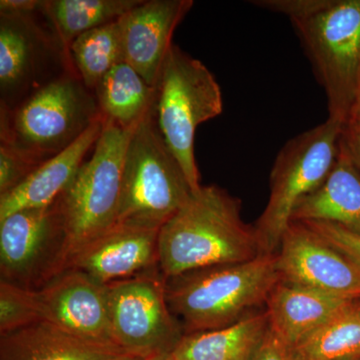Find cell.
Wrapping results in <instances>:
<instances>
[{
	"label": "cell",
	"mask_w": 360,
	"mask_h": 360,
	"mask_svg": "<svg viewBox=\"0 0 360 360\" xmlns=\"http://www.w3.org/2000/svg\"><path fill=\"white\" fill-rule=\"evenodd\" d=\"M281 281L276 255H260L165 279V298L184 321L186 333L212 330L236 323L248 309L266 302Z\"/></svg>",
	"instance_id": "7a4b0ae2"
},
{
	"label": "cell",
	"mask_w": 360,
	"mask_h": 360,
	"mask_svg": "<svg viewBox=\"0 0 360 360\" xmlns=\"http://www.w3.org/2000/svg\"><path fill=\"white\" fill-rule=\"evenodd\" d=\"M136 124L123 127L104 118L91 158L56 201L65 229L66 269L77 253L117 225L123 163Z\"/></svg>",
	"instance_id": "3957f363"
},
{
	"label": "cell",
	"mask_w": 360,
	"mask_h": 360,
	"mask_svg": "<svg viewBox=\"0 0 360 360\" xmlns=\"http://www.w3.org/2000/svg\"><path fill=\"white\" fill-rule=\"evenodd\" d=\"M240 210V200L219 186H201L194 191L158 233L165 279L262 255L255 227L245 224Z\"/></svg>",
	"instance_id": "6da1fadb"
},
{
	"label": "cell",
	"mask_w": 360,
	"mask_h": 360,
	"mask_svg": "<svg viewBox=\"0 0 360 360\" xmlns=\"http://www.w3.org/2000/svg\"><path fill=\"white\" fill-rule=\"evenodd\" d=\"M103 122V117L97 120L68 148L42 162L13 191L0 195V220L20 210L53 205L96 146Z\"/></svg>",
	"instance_id": "9a60e30c"
},
{
	"label": "cell",
	"mask_w": 360,
	"mask_h": 360,
	"mask_svg": "<svg viewBox=\"0 0 360 360\" xmlns=\"http://www.w3.org/2000/svg\"><path fill=\"white\" fill-rule=\"evenodd\" d=\"M193 193L153 108L137 122L127 144L117 225L160 231Z\"/></svg>",
	"instance_id": "5b68a950"
},
{
	"label": "cell",
	"mask_w": 360,
	"mask_h": 360,
	"mask_svg": "<svg viewBox=\"0 0 360 360\" xmlns=\"http://www.w3.org/2000/svg\"><path fill=\"white\" fill-rule=\"evenodd\" d=\"M49 39L32 14L0 13V89L2 101L30 89L44 63Z\"/></svg>",
	"instance_id": "d6986e66"
},
{
	"label": "cell",
	"mask_w": 360,
	"mask_h": 360,
	"mask_svg": "<svg viewBox=\"0 0 360 360\" xmlns=\"http://www.w3.org/2000/svg\"><path fill=\"white\" fill-rule=\"evenodd\" d=\"M354 302L281 281L267 298L269 328L293 347Z\"/></svg>",
	"instance_id": "2e32d148"
},
{
	"label": "cell",
	"mask_w": 360,
	"mask_h": 360,
	"mask_svg": "<svg viewBox=\"0 0 360 360\" xmlns=\"http://www.w3.org/2000/svg\"><path fill=\"white\" fill-rule=\"evenodd\" d=\"M148 360H172V356H170V354H167L158 355V356L151 357V359H148Z\"/></svg>",
	"instance_id": "1f68e13d"
},
{
	"label": "cell",
	"mask_w": 360,
	"mask_h": 360,
	"mask_svg": "<svg viewBox=\"0 0 360 360\" xmlns=\"http://www.w3.org/2000/svg\"><path fill=\"white\" fill-rule=\"evenodd\" d=\"M253 357V356H252ZM250 360H252V359H250Z\"/></svg>",
	"instance_id": "e575fe53"
},
{
	"label": "cell",
	"mask_w": 360,
	"mask_h": 360,
	"mask_svg": "<svg viewBox=\"0 0 360 360\" xmlns=\"http://www.w3.org/2000/svg\"><path fill=\"white\" fill-rule=\"evenodd\" d=\"M160 269L108 284L111 331L117 347L141 359L172 354L186 335L165 298Z\"/></svg>",
	"instance_id": "9c48e42d"
},
{
	"label": "cell",
	"mask_w": 360,
	"mask_h": 360,
	"mask_svg": "<svg viewBox=\"0 0 360 360\" xmlns=\"http://www.w3.org/2000/svg\"><path fill=\"white\" fill-rule=\"evenodd\" d=\"M193 6V0H148L118 20L123 59L150 86L158 85L175 28Z\"/></svg>",
	"instance_id": "4fadbf2b"
},
{
	"label": "cell",
	"mask_w": 360,
	"mask_h": 360,
	"mask_svg": "<svg viewBox=\"0 0 360 360\" xmlns=\"http://www.w3.org/2000/svg\"><path fill=\"white\" fill-rule=\"evenodd\" d=\"M347 123H355V124L360 125V82Z\"/></svg>",
	"instance_id": "4dcf8cb0"
},
{
	"label": "cell",
	"mask_w": 360,
	"mask_h": 360,
	"mask_svg": "<svg viewBox=\"0 0 360 360\" xmlns=\"http://www.w3.org/2000/svg\"><path fill=\"white\" fill-rule=\"evenodd\" d=\"M65 270V233L56 202L0 220L1 281L37 291Z\"/></svg>",
	"instance_id": "30bf717a"
},
{
	"label": "cell",
	"mask_w": 360,
	"mask_h": 360,
	"mask_svg": "<svg viewBox=\"0 0 360 360\" xmlns=\"http://www.w3.org/2000/svg\"><path fill=\"white\" fill-rule=\"evenodd\" d=\"M42 321L37 291L0 279V335Z\"/></svg>",
	"instance_id": "d4e9b609"
},
{
	"label": "cell",
	"mask_w": 360,
	"mask_h": 360,
	"mask_svg": "<svg viewBox=\"0 0 360 360\" xmlns=\"http://www.w3.org/2000/svg\"><path fill=\"white\" fill-rule=\"evenodd\" d=\"M155 89L153 110L158 129L194 193L201 186L194 155L196 130L203 122L221 115V89L200 60L174 44Z\"/></svg>",
	"instance_id": "8992f818"
},
{
	"label": "cell",
	"mask_w": 360,
	"mask_h": 360,
	"mask_svg": "<svg viewBox=\"0 0 360 360\" xmlns=\"http://www.w3.org/2000/svg\"><path fill=\"white\" fill-rule=\"evenodd\" d=\"M341 141L360 170V125L347 123L343 127Z\"/></svg>",
	"instance_id": "f546056e"
},
{
	"label": "cell",
	"mask_w": 360,
	"mask_h": 360,
	"mask_svg": "<svg viewBox=\"0 0 360 360\" xmlns=\"http://www.w3.org/2000/svg\"><path fill=\"white\" fill-rule=\"evenodd\" d=\"M115 360H148L146 359H141V357L134 356V355H124V356L120 357V359Z\"/></svg>",
	"instance_id": "d6a6232c"
},
{
	"label": "cell",
	"mask_w": 360,
	"mask_h": 360,
	"mask_svg": "<svg viewBox=\"0 0 360 360\" xmlns=\"http://www.w3.org/2000/svg\"><path fill=\"white\" fill-rule=\"evenodd\" d=\"M340 360H360V356L348 357V359H343Z\"/></svg>",
	"instance_id": "836d02e7"
},
{
	"label": "cell",
	"mask_w": 360,
	"mask_h": 360,
	"mask_svg": "<svg viewBox=\"0 0 360 360\" xmlns=\"http://www.w3.org/2000/svg\"><path fill=\"white\" fill-rule=\"evenodd\" d=\"M252 360H293L292 347L269 328Z\"/></svg>",
	"instance_id": "83f0119b"
},
{
	"label": "cell",
	"mask_w": 360,
	"mask_h": 360,
	"mask_svg": "<svg viewBox=\"0 0 360 360\" xmlns=\"http://www.w3.org/2000/svg\"><path fill=\"white\" fill-rule=\"evenodd\" d=\"M44 1L42 0H1L0 13L6 14H33L41 13Z\"/></svg>",
	"instance_id": "f1b7e54d"
},
{
	"label": "cell",
	"mask_w": 360,
	"mask_h": 360,
	"mask_svg": "<svg viewBox=\"0 0 360 360\" xmlns=\"http://www.w3.org/2000/svg\"><path fill=\"white\" fill-rule=\"evenodd\" d=\"M127 354L116 345L82 340L44 321L0 335V360H115Z\"/></svg>",
	"instance_id": "e0dca14e"
},
{
	"label": "cell",
	"mask_w": 360,
	"mask_h": 360,
	"mask_svg": "<svg viewBox=\"0 0 360 360\" xmlns=\"http://www.w3.org/2000/svg\"><path fill=\"white\" fill-rule=\"evenodd\" d=\"M142 0H49L41 13L53 26L59 44L70 51L79 35L120 20Z\"/></svg>",
	"instance_id": "7402d4cb"
},
{
	"label": "cell",
	"mask_w": 360,
	"mask_h": 360,
	"mask_svg": "<svg viewBox=\"0 0 360 360\" xmlns=\"http://www.w3.org/2000/svg\"><path fill=\"white\" fill-rule=\"evenodd\" d=\"M360 269V234L329 222H303Z\"/></svg>",
	"instance_id": "4316f807"
},
{
	"label": "cell",
	"mask_w": 360,
	"mask_h": 360,
	"mask_svg": "<svg viewBox=\"0 0 360 360\" xmlns=\"http://www.w3.org/2000/svg\"><path fill=\"white\" fill-rule=\"evenodd\" d=\"M94 91L103 117L123 127L136 124L155 105V87L125 61L113 66Z\"/></svg>",
	"instance_id": "44dd1931"
},
{
	"label": "cell",
	"mask_w": 360,
	"mask_h": 360,
	"mask_svg": "<svg viewBox=\"0 0 360 360\" xmlns=\"http://www.w3.org/2000/svg\"><path fill=\"white\" fill-rule=\"evenodd\" d=\"M360 356V300L352 302L292 347L293 360Z\"/></svg>",
	"instance_id": "603a6c76"
},
{
	"label": "cell",
	"mask_w": 360,
	"mask_h": 360,
	"mask_svg": "<svg viewBox=\"0 0 360 360\" xmlns=\"http://www.w3.org/2000/svg\"><path fill=\"white\" fill-rule=\"evenodd\" d=\"M101 117L96 97L79 77L68 73L45 82L14 108H1V144L41 165Z\"/></svg>",
	"instance_id": "277c9868"
},
{
	"label": "cell",
	"mask_w": 360,
	"mask_h": 360,
	"mask_svg": "<svg viewBox=\"0 0 360 360\" xmlns=\"http://www.w3.org/2000/svg\"><path fill=\"white\" fill-rule=\"evenodd\" d=\"M329 222L360 234V170L340 139L326 180L295 208L292 222Z\"/></svg>",
	"instance_id": "ac0fdd59"
},
{
	"label": "cell",
	"mask_w": 360,
	"mask_h": 360,
	"mask_svg": "<svg viewBox=\"0 0 360 360\" xmlns=\"http://www.w3.org/2000/svg\"><path fill=\"white\" fill-rule=\"evenodd\" d=\"M269 329L266 311L212 330L186 333L170 354L172 360H250Z\"/></svg>",
	"instance_id": "ffe728a7"
},
{
	"label": "cell",
	"mask_w": 360,
	"mask_h": 360,
	"mask_svg": "<svg viewBox=\"0 0 360 360\" xmlns=\"http://www.w3.org/2000/svg\"><path fill=\"white\" fill-rule=\"evenodd\" d=\"M32 158L11 146H0V195L20 186L39 167Z\"/></svg>",
	"instance_id": "484cf974"
},
{
	"label": "cell",
	"mask_w": 360,
	"mask_h": 360,
	"mask_svg": "<svg viewBox=\"0 0 360 360\" xmlns=\"http://www.w3.org/2000/svg\"><path fill=\"white\" fill-rule=\"evenodd\" d=\"M158 233L116 225L71 258L66 269L80 270L104 285L160 269Z\"/></svg>",
	"instance_id": "5bb4252c"
},
{
	"label": "cell",
	"mask_w": 360,
	"mask_h": 360,
	"mask_svg": "<svg viewBox=\"0 0 360 360\" xmlns=\"http://www.w3.org/2000/svg\"><path fill=\"white\" fill-rule=\"evenodd\" d=\"M80 79L86 89H96L104 75L123 59L118 20L79 35L70 46Z\"/></svg>",
	"instance_id": "cb8c5ba5"
},
{
	"label": "cell",
	"mask_w": 360,
	"mask_h": 360,
	"mask_svg": "<svg viewBox=\"0 0 360 360\" xmlns=\"http://www.w3.org/2000/svg\"><path fill=\"white\" fill-rule=\"evenodd\" d=\"M345 125L328 117L279 151L270 174L269 202L253 226L262 255H276L295 208L326 180L340 153Z\"/></svg>",
	"instance_id": "52a82bcc"
},
{
	"label": "cell",
	"mask_w": 360,
	"mask_h": 360,
	"mask_svg": "<svg viewBox=\"0 0 360 360\" xmlns=\"http://www.w3.org/2000/svg\"><path fill=\"white\" fill-rule=\"evenodd\" d=\"M291 22L326 91L328 117L347 124L360 82V0H323Z\"/></svg>",
	"instance_id": "ba28073f"
},
{
	"label": "cell",
	"mask_w": 360,
	"mask_h": 360,
	"mask_svg": "<svg viewBox=\"0 0 360 360\" xmlns=\"http://www.w3.org/2000/svg\"><path fill=\"white\" fill-rule=\"evenodd\" d=\"M281 281L360 300V269L303 222H291L276 253Z\"/></svg>",
	"instance_id": "8fae6325"
},
{
	"label": "cell",
	"mask_w": 360,
	"mask_h": 360,
	"mask_svg": "<svg viewBox=\"0 0 360 360\" xmlns=\"http://www.w3.org/2000/svg\"><path fill=\"white\" fill-rule=\"evenodd\" d=\"M37 293L42 321L82 340L116 345L111 331L108 285L80 270L68 269Z\"/></svg>",
	"instance_id": "7c38bea8"
}]
</instances>
